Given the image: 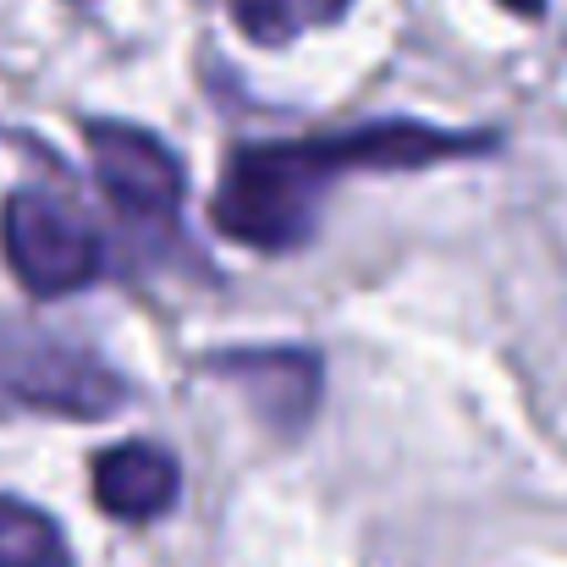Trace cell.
Segmentation results:
<instances>
[{"label":"cell","instance_id":"1","mask_svg":"<svg viewBox=\"0 0 567 567\" xmlns=\"http://www.w3.org/2000/svg\"><path fill=\"white\" fill-rule=\"evenodd\" d=\"M0 402L50 419H116L133 402V385L100 353L39 337V331H0Z\"/></svg>","mask_w":567,"mask_h":567},{"label":"cell","instance_id":"2","mask_svg":"<svg viewBox=\"0 0 567 567\" xmlns=\"http://www.w3.org/2000/svg\"><path fill=\"white\" fill-rule=\"evenodd\" d=\"M0 254L28 298H72L100 281L105 248L94 226L55 193L17 188L0 204Z\"/></svg>","mask_w":567,"mask_h":567},{"label":"cell","instance_id":"3","mask_svg":"<svg viewBox=\"0 0 567 567\" xmlns=\"http://www.w3.org/2000/svg\"><path fill=\"white\" fill-rule=\"evenodd\" d=\"M83 150H89V166H94V183L105 188V198L133 215V220H172L188 198V166L183 155L138 127V122H116V116H100L83 127Z\"/></svg>","mask_w":567,"mask_h":567},{"label":"cell","instance_id":"4","mask_svg":"<svg viewBox=\"0 0 567 567\" xmlns=\"http://www.w3.org/2000/svg\"><path fill=\"white\" fill-rule=\"evenodd\" d=\"M204 370L226 380L248 402V413L281 441L303 435L320 413V396H326V359L315 348H292V342H281V348H226V353H209Z\"/></svg>","mask_w":567,"mask_h":567},{"label":"cell","instance_id":"5","mask_svg":"<svg viewBox=\"0 0 567 567\" xmlns=\"http://www.w3.org/2000/svg\"><path fill=\"white\" fill-rule=\"evenodd\" d=\"M89 491L116 524H161L183 496V463L161 441H116L89 463Z\"/></svg>","mask_w":567,"mask_h":567},{"label":"cell","instance_id":"6","mask_svg":"<svg viewBox=\"0 0 567 567\" xmlns=\"http://www.w3.org/2000/svg\"><path fill=\"white\" fill-rule=\"evenodd\" d=\"M226 6H231V22H237L254 44L281 50V44L315 33V28L342 22L353 0H226Z\"/></svg>","mask_w":567,"mask_h":567},{"label":"cell","instance_id":"7","mask_svg":"<svg viewBox=\"0 0 567 567\" xmlns=\"http://www.w3.org/2000/svg\"><path fill=\"white\" fill-rule=\"evenodd\" d=\"M0 567H72V546L44 507L0 496Z\"/></svg>","mask_w":567,"mask_h":567},{"label":"cell","instance_id":"8","mask_svg":"<svg viewBox=\"0 0 567 567\" xmlns=\"http://www.w3.org/2000/svg\"><path fill=\"white\" fill-rule=\"evenodd\" d=\"M507 11H518V17H540L546 11V0H502Z\"/></svg>","mask_w":567,"mask_h":567}]
</instances>
